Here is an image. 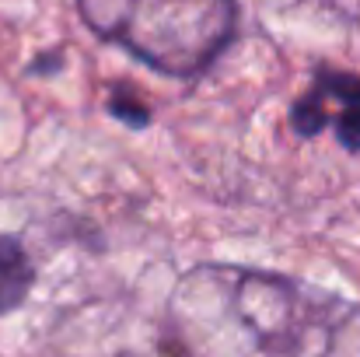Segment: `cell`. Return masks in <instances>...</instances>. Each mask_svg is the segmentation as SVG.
Segmentation results:
<instances>
[{
    "mask_svg": "<svg viewBox=\"0 0 360 357\" xmlns=\"http://www.w3.org/2000/svg\"><path fill=\"white\" fill-rule=\"evenodd\" d=\"M196 357H360V308L301 280L238 266H200L172 298Z\"/></svg>",
    "mask_w": 360,
    "mask_h": 357,
    "instance_id": "cell-1",
    "label": "cell"
},
{
    "mask_svg": "<svg viewBox=\"0 0 360 357\" xmlns=\"http://www.w3.org/2000/svg\"><path fill=\"white\" fill-rule=\"evenodd\" d=\"M81 21L168 77L203 74L238 28L235 0H77Z\"/></svg>",
    "mask_w": 360,
    "mask_h": 357,
    "instance_id": "cell-2",
    "label": "cell"
},
{
    "mask_svg": "<svg viewBox=\"0 0 360 357\" xmlns=\"http://www.w3.org/2000/svg\"><path fill=\"white\" fill-rule=\"evenodd\" d=\"M290 123L301 137H319L326 126H333L347 151H360V77L322 67L311 88L294 102Z\"/></svg>",
    "mask_w": 360,
    "mask_h": 357,
    "instance_id": "cell-3",
    "label": "cell"
},
{
    "mask_svg": "<svg viewBox=\"0 0 360 357\" xmlns=\"http://www.w3.org/2000/svg\"><path fill=\"white\" fill-rule=\"evenodd\" d=\"M35 284V266L14 235H0V315L25 305Z\"/></svg>",
    "mask_w": 360,
    "mask_h": 357,
    "instance_id": "cell-4",
    "label": "cell"
},
{
    "mask_svg": "<svg viewBox=\"0 0 360 357\" xmlns=\"http://www.w3.org/2000/svg\"><path fill=\"white\" fill-rule=\"evenodd\" d=\"M109 113H112L116 119H122L126 126H136V130L150 123V113H147L133 95H126V92H112V99H109Z\"/></svg>",
    "mask_w": 360,
    "mask_h": 357,
    "instance_id": "cell-5",
    "label": "cell"
}]
</instances>
